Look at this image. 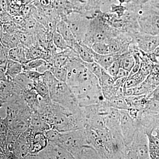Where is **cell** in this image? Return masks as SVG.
I'll return each instance as SVG.
<instances>
[{
	"label": "cell",
	"instance_id": "1",
	"mask_svg": "<svg viewBox=\"0 0 159 159\" xmlns=\"http://www.w3.org/2000/svg\"><path fill=\"white\" fill-rule=\"evenodd\" d=\"M42 77L48 87L52 101L72 111H76L79 107L77 99L66 83L56 79L50 71L43 74Z\"/></svg>",
	"mask_w": 159,
	"mask_h": 159
},
{
	"label": "cell",
	"instance_id": "2",
	"mask_svg": "<svg viewBox=\"0 0 159 159\" xmlns=\"http://www.w3.org/2000/svg\"><path fill=\"white\" fill-rule=\"evenodd\" d=\"M126 159H150L148 137L139 120L133 140L126 148Z\"/></svg>",
	"mask_w": 159,
	"mask_h": 159
},
{
	"label": "cell",
	"instance_id": "3",
	"mask_svg": "<svg viewBox=\"0 0 159 159\" xmlns=\"http://www.w3.org/2000/svg\"><path fill=\"white\" fill-rule=\"evenodd\" d=\"M63 20L68 25L77 42L82 43L88 31L90 20L81 13L73 12Z\"/></svg>",
	"mask_w": 159,
	"mask_h": 159
},
{
	"label": "cell",
	"instance_id": "4",
	"mask_svg": "<svg viewBox=\"0 0 159 159\" xmlns=\"http://www.w3.org/2000/svg\"><path fill=\"white\" fill-rule=\"evenodd\" d=\"M60 143L73 155L81 146L89 144L85 129L60 133Z\"/></svg>",
	"mask_w": 159,
	"mask_h": 159
},
{
	"label": "cell",
	"instance_id": "5",
	"mask_svg": "<svg viewBox=\"0 0 159 159\" xmlns=\"http://www.w3.org/2000/svg\"><path fill=\"white\" fill-rule=\"evenodd\" d=\"M120 111V127L125 147L128 148L133 140L138 125V120H134L128 114L127 110Z\"/></svg>",
	"mask_w": 159,
	"mask_h": 159
},
{
	"label": "cell",
	"instance_id": "6",
	"mask_svg": "<svg viewBox=\"0 0 159 159\" xmlns=\"http://www.w3.org/2000/svg\"><path fill=\"white\" fill-rule=\"evenodd\" d=\"M34 159H74L72 154L59 143L49 142L45 148L35 156Z\"/></svg>",
	"mask_w": 159,
	"mask_h": 159
},
{
	"label": "cell",
	"instance_id": "7",
	"mask_svg": "<svg viewBox=\"0 0 159 159\" xmlns=\"http://www.w3.org/2000/svg\"><path fill=\"white\" fill-rule=\"evenodd\" d=\"M34 133L29 128L20 134L12 146V151L16 159H25L29 153L30 144Z\"/></svg>",
	"mask_w": 159,
	"mask_h": 159
},
{
	"label": "cell",
	"instance_id": "8",
	"mask_svg": "<svg viewBox=\"0 0 159 159\" xmlns=\"http://www.w3.org/2000/svg\"><path fill=\"white\" fill-rule=\"evenodd\" d=\"M132 36L139 49L145 53L152 52L159 45V34L152 35L139 32Z\"/></svg>",
	"mask_w": 159,
	"mask_h": 159
},
{
	"label": "cell",
	"instance_id": "9",
	"mask_svg": "<svg viewBox=\"0 0 159 159\" xmlns=\"http://www.w3.org/2000/svg\"><path fill=\"white\" fill-rule=\"evenodd\" d=\"M48 142L45 133H34L30 144V151L27 159H34L35 156L45 148Z\"/></svg>",
	"mask_w": 159,
	"mask_h": 159
},
{
	"label": "cell",
	"instance_id": "10",
	"mask_svg": "<svg viewBox=\"0 0 159 159\" xmlns=\"http://www.w3.org/2000/svg\"><path fill=\"white\" fill-rule=\"evenodd\" d=\"M56 30L66 40L69 48L74 50V47L78 42L69 28L67 24L64 20H60L57 23Z\"/></svg>",
	"mask_w": 159,
	"mask_h": 159
},
{
	"label": "cell",
	"instance_id": "11",
	"mask_svg": "<svg viewBox=\"0 0 159 159\" xmlns=\"http://www.w3.org/2000/svg\"><path fill=\"white\" fill-rule=\"evenodd\" d=\"M30 128L34 133H45L52 128L51 125L39 114L32 112L30 119Z\"/></svg>",
	"mask_w": 159,
	"mask_h": 159
},
{
	"label": "cell",
	"instance_id": "12",
	"mask_svg": "<svg viewBox=\"0 0 159 159\" xmlns=\"http://www.w3.org/2000/svg\"><path fill=\"white\" fill-rule=\"evenodd\" d=\"M89 50L93 55L94 61L98 63L106 70L118 58V54H101L96 53L91 48H90Z\"/></svg>",
	"mask_w": 159,
	"mask_h": 159
},
{
	"label": "cell",
	"instance_id": "13",
	"mask_svg": "<svg viewBox=\"0 0 159 159\" xmlns=\"http://www.w3.org/2000/svg\"><path fill=\"white\" fill-rule=\"evenodd\" d=\"M73 156L74 159H101L97 150L90 144L81 146L73 153Z\"/></svg>",
	"mask_w": 159,
	"mask_h": 159
},
{
	"label": "cell",
	"instance_id": "14",
	"mask_svg": "<svg viewBox=\"0 0 159 159\" xmlns=\"http://www.w3.org/2000/svg\"><path fill=\"white\" fill-rule=\"evenodd\" d=\"M72 49L69 48L65 51L55 54L48 61L52 66L65 67L70 59Z\"/></svg>",
	"mask_w": 159,
	"mask_h": 159
},
{
	"label": "cell",
	"instance_id": "15",
	"mask_svg": "<svg viewBox=\"0 0 159 159\" xmlns=\"http://www.w3.org/2000/svg\"><path fill=\"white\" fill-rule=\"evenodd\" d=\"M1 44L10 49L18 47L21 43L17 33H8L1 32Z\"/></svg>",
	"mask_w": 159,
	"mask_h": 159
},
{
	"label": "cell",
	"instance_id": "16",
	"mask_svg": "<svg viewBox=\"0 0 159 159\" xmlns=\"http://www.w3.org/2000/svg\"><path fill=\"white\" fill-rule=\"evenodd\" d=\"M129 107H134L140 111H143L148 100L147 95H134L125 97Z\"/></svg>",
	"mask_w": 159,
	"mask_h": 159
},
{
	"label": "cell",
	"instance_id": "17",
	"mask_svg": "<svg viewBox=\"0 0 159 159\" xmlns=\"http://www.w3.org/2000/svg\"><path fill=\"white\" fill-rule=\"evenodd\" d=\"M20 42L27 48L39 45L37 37L34 33L25 30H20L17 32Z\"/></svg>",
	"mask_w": 159,
	"mask_h": 159
},
{
	"label": "cell",
	"instance_id": "18",
	"mask_svg": "<svg viewBox=\"0 0 159 159\" xmlns=\"http://www.w3.org/2000/svg\"><path fill=\"white\" fill-rule=\"evenodd\" d=\"M23 71L22 64L13 60H9L6 68V74L9 80L13 81L16 76Z\"/></svg>",
	"mask_w": 159,
	"mask_h": 159
},
{
	"label": "cell",
	"instance_id": "19",
	"mask_svg": "<svg viewBox=\"0 0 159 159\" xmlns=\"http://www.w3.org/2000/svg\"><path fill=\"white\" fill-rule=\"evenodd\" d=\"M27 47L20 44L18 47L10 49L9 51V59L23 64L28 61L27 59Z\"/></svg>",
	"mask_w": 159,
	"mask_h": 159
},
{
	"label": "cell",
	"instance_id": "20",
	"mask_svg": "<svg viewBox=\"0 0 159 159\" xmlns=\"http://www.w3.org/2000/svg\"><path fill=\"white\" fill-rule=\"evenodd\" d=\"M13 81L15 84L20 89L22 92L34 89L33 81L30 79L25 71L16 76Z\"/></svg>",
	"mask_w": 159,
	"mask_h": 159
},
{
	"label": "cell",
	"instance_id": "21",
	"mask_svg": "<svg viewBox=\"0 0 159 159\" xmlns=\"http://www.w3.org/2000/svg\"><path fill=\"white\" fill-rule=\"evenodd\" d=\"M148 139V149L150 159H159V139L153 133L146 134Z\"/></svg>",
	"mask_w": 159,
	"mask_h": 159
},
{
	"label": "cell",
	"instance_id": "22",
	"mask_svg": "<svg viewBox=\"0 0 159 159\" xmlns=\"http://www.w3.org/2000/svg\"><path fill=\"white\" fill-rule=\"evenodd\" d=\"M90 47L82 43H77L74 50L77 52L81 60L84 62H94L93 57L90 51Z\"/></svg>",
	"mask_w": 159,
	"mask_h": 159
},
{
	"label": "cell",
	"instance_id": "23",
	"mask_svg": "<svg viewBox=\"0 0 159 159\" xmlns=\"http://www.w3.org/2000/svg\"><path fill=\"white\" fill-rule=\"evenodd\" d=\"M117 60L119 61L120 67L130 72L134 65L135 60L130 51L122 54H118Z\"/></svg>",
	"mask_w": 159,
	"mask_h": 159
},
{
	"label": "cell",
	"instance_id": "24",
	"mask_svg": "<svg viewBox=\"0 0 159 159\" xmlns=\"http://www.w3.org/2000/svg\"><path fill=\"white\" fill-rule=\"evenodd\" d=\"M34 90L39 96L43 98H50L48 87L44 81L42 75L39 79L33 82Z\"/></svg>",
	"mask_w": 159,
	"mask_h": 159
},
{
	"label": "cell",
	"instance_id": "25",
	"mask_svg": "<svg viewBox=\"0 0 159 159\" xmlns=\"http://www.w3.org/2000/svg\"><path fill=\"white\" fill-rule=\"evenodd\" d=\"M50 71L57 80L62 82H66L68 71L65 67L52 66Z\"/></svg>",
	"mask_w": 159,
	"mask_h": 159
},
{
	"label": "cell",
	"instance_id": "26",
	"mask_svg": "<svg viewBox=\"0 0 159 159\" xmlns=\"http://www.w3.org/2000/svg\"><path fill=\"white\" fill-rule=\"evenodd\" d=\"M52 39L54 45L61 52L69 48L66 40L56 30L53 33Z\"/></svg>",
	"mask_w": 159,
	"mask_h": 159
},
{
	"label": "cell",
	"instance_id": "27",
	"mask_svg": "<svg viewBox=\"0 0 159 159\" xmlns=\"http://www.w3.org/2000/svg\"><path fill=\"white\" fill-rule=\"evenodd\" d=\"M99 80L100 86L102 89L107 88L113 86L115 81L113 77L111 76L107 73V71L103 68L102 69V75Z\"/></svg>",
	"mask_w": 159,
	"mask_h": 159
},
{
	"label": "cell",
	"instance_id": "28",
	"mask_svg": "<svg viewBox=\"0 0 159 159\" xmlns=\"http://www.w3.org/2000/svg\"><path fill=\"white\" fill-rule=\"evenodd\" d=\"M46 61L41 58H36L28 61L22 64L24 71H37L38 69L46 62Z\"/></svg>",
	"mask_w": 159,
	"mask_h": 159
},
{
	"label": "cell",
	"instance_id": "29",
	"mask_svg": "<svg viewBox=\"0 0 159 159\" xmlns=\"http://www.w3.org/2000/svg\"><path fill=\"white\" fill-rule=\"evenodd\" d=\"M10 49L3 46L0 45V70L6 71L7 64L9 59V51Z\"/></svg>",
	"mask_w": 159,
	"mask_h": 159
},
{
	"label": "cell",
	"instance_id": "30",
	"mask_svg": "<svg viewBox=\"0 0 159 159\" xmlns=\"http://www.w3.org/2000/svg\"><path fill=\"white\" fill-rule=\"evenodd\" d=\"M20 30H23V29L16 25L12 20L8 22L1 23V32L8 33H17Z\"/></svg>",
	"mask_w": 159,
	"mask_h": 159
},
{
	"label": "cell",
	"instance_id": "31",
	"mask_svg": "<svg viewBox=\"0 0 159 159\" xmlns=\"http://www.w3.org/2000/svg\"><path fill=\"white\" fill-rule=\"evenodd\" d=\"M143 111L152 115L159 114V101L154 99H148Z\"/></svg>",
	"mask_w": 159,
	"mask_h": 159
},
{
	"label": "cell",
	"instance_id": "32",
	"mask_svg": "<svg viewBox=\"0 0 159 159\" xmlns=\"http://www.w3.org/2000/svg\"><path fill=\"white\" fill-rule=\"evenodd\" d=\"M107 100L109 105L112 108L117 109L119 110H127L129 108L125 97Z\"/></svg>",
	"mask_w": 159,
	"mask_h": 159
},
{
	"label": "cell",
	"instance_id": "33",
	"mask_svg": "<svg viewBox=\"0 0 159 159\" xmlns=\"http://www.w3.org/2000/svg\"><path fill=\"white\" fill-rule=\"evenodd\" d=\"M82 62L85 66L88 69L92 74H94L99 80L100 79L102 75V69L101 66L95 61L92 62H86L82 61Z\"/></svg>",
	"mask_w": 159,
	"mask_h": 159
},
{
	"label": "cell",
	"instance_id": "34",
	"mask_svg": "<svg viewBox=\"0 0 159 159\" xmlns=\"http://www.w3.org/2000/svg\"><path fill=\"white\" fill-rule=\"evenodd\" d=\"M96 53L101 54H110L109 47L105 42H97L94 43L91 47Z\"/></svg>",
	"mask_w": 159,
	"mask_h": 159
},
{
	"label": "cell",
	"instance_id": "35",
	"mask_svg": "<svg viewBox=\"0 0 159 159\" xmlns=\"http://www.w3.org/2000/svg\"><path fill=\"white\" fill-rule=\"evenodd\" d=\"M127 9L125 5H121L119 3H115L111 6L109 12L116 14L119 18H121L124 15Z\"/></svg>",
	"mask_w": 159,
	"mask_h": 159
},
{
	"label": "cell",
	"instance_id": "36",
	"mask_svg": "<svg viewBox=\"0 0 159 159\" xmlns=\"http://www.w3.org/2000/svg\"><path fill=\"white\" fill-rule=\"evenodd\" d=\"M49 142H56L60 144V132L54 129L51 128L45 133Z\"/></svg>",
	"mask_w": 159,
	"mask_h": 159
},
{
	"label": "cell",
	"instance_id": "37",
	"mask_svg": "<svg viewBox=\"0 0 159 159\" xmlns=\"http://www.w3.org/2000/svg\"><path fill=\"white\" fill-rule=\"evenodd\" d=\"M120 68L121 67H120V64L119 61L117 59L109 67L106 71L114 78L116 76Z\"/></svg>",
	"mask_w": 159,
	"mask_h": 159
},
{
	"label": "cell",
	"instance_id": "38",
	"mask_svg": "<svg viewBox=\"0 0 159 159\" xmlns=\"http://www.w3.org/2000/svg\"><path fill=\"white\" fill-rule=\"evenodd\" d=\"M1 23H5L12 20V17L9 12L4 11L1 8Z\"/></svg>",
	"mask_w": 159,
	"mask_h": 159
},
{
	"label": "cell",
	"instance_id": "39",
	"mask_svg": "<svg viewBox=\"0 0 159 159\" xmlns=\"http://www.w3.org/2000/svg\"><path fill=\"white\" fill-rule=\"evenodd\" d=\"M26 73L30 79H31L32 81H35L39 79L40 77H41L43 74H41L39 72H38L37 71L34 70H29V71H24Z\"/></svg>",
	"mask_w": 159,
	"mask_h": 159
},
{
	"label": "cell",
	"instance_id": "40",
	"mask_svg": "<svg viewBox=\"0 0 159 159\" xmlns=\"http://www.w3.org/2000/svg\"><path fill=\"white\" fill-rule=\"evenodd\" d=\"M127 111L128 114L132 119L135 120H138L139 113L141 111H139L138 109L134 107H129Z\"/></svg>",
	"mask_w": 159,
	"mask_h": 159
},
{
	"label": "cell",
	"instance_id": "41",
	"mask_svg": "<svg viewBox=\"0 0 159 159\" xmlns=\"http://www.w3.org/2000/svg\"><path fill=\"white\" fill-rule=\"evenodd\" d=\"M129 74H130V72L126 70L125 69L121 68L120 70H119L116 76L114 77V79L115 80H116L117 79H119V78L128 77L129 76Z\"/></svg>",
	"mask_w": 159,
	"mask_h": 159
},
{
	"label": "cell",
	"instance_id": "42",
	"mask_svg": "<svg viewBox=\"0 0 159 159\" xmlns=\"http://www.w3.org/2000/svg\"><path fill=\"white\" fill-rule=\"evenodd\" d=\"M148 99H152L159 101V85L149 95H147Z\"/></svg>",
	"mask_w": 159,
	"mask_h": 159
},
{
	"label": "cell",
	"instance_id": "43",
	"mask_svg": "<svg viewBox=\"0 0 159 159\" xmlns=\"http://www.w3.org/2000/svg\"><path fill=\"white\" fill-rule=\"evenodd\" d=\"M10 4L9 0H1V8L4 11L9 12Z\"/></svg>",
	"mask_w": 159,
	"mask_h": 159
},
{
	"label": "cell",
	"instance_id": "44",
	"mask_svg": "<svg viewBox=\"0 0 159 159\" xmlns=\"http://www.w3.org/2000/svg\"><path fill=\"white\" fill-rule=\"evenodd\" d=\"M149 1V0H132L130 2L137 6H142Z\"/></svg>",
	"mask_w": 159,
	"mask_h": 159
},
{
	"label": "cell",
	"instance_id": "45",
	"mask_svg": "<svg viewBox=\"0 0 159 159\" xmlns=\"http://www.w3.org/2000/svg\"><path fill=\"white\" fill-rule=\"evenodd\" d=\"M151 52L157 57H159V45Z\"/></svg>",
	"mask_w": 159,
	"mask_h": 159
},
{
	"label": "cell",
	"instance_id": "46",
	"mask_svg": "<svg viewBox=\"0 0 159 159\" xmlns=\"http://www.w3.org/2000/svg\"><path fill=\"white\" fill-rule=\"evenodd\" d=\"M132 0H118L119 4L121 5H124V4H127V3L130 2Z\"/></svg>",
	"mask_w": 159,
	"mask_h": 159
},
{
	"label": "cell",
	"instance_id": "47",
	"mask_svg": "<svg viewBox=\"0 0 159 159\" xmlns=\"http://www.w3.org/2000/svg\"><path fill=\"white\" fill-rule=\"evenodd\" d=\"M153 134L159 139V126L155 129L153 131Z\"/></svg>",
	"mask_w": 159,
	"mask_h": 159
}]
</instances>
